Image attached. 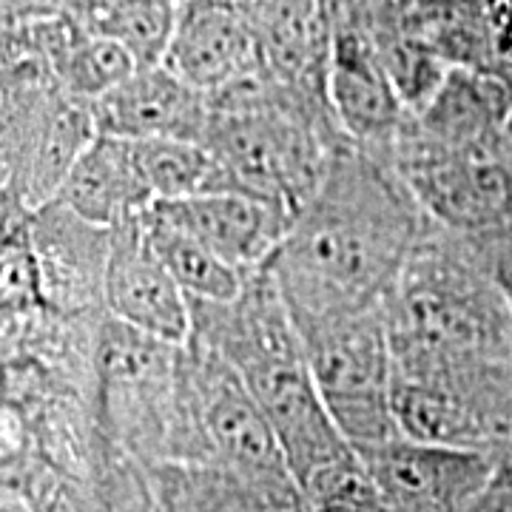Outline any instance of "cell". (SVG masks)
<instances>
[{
    "label": "cell",
    "mask_w": 512,
    "mask_h": 512,
    "mask_svg": "<svg viewBox=\"0 0 512 512\" xmlns=\"http://www.w3.org/2000/svg\"><path fill=\"white\" fill-rule=\"evenodd\" d=\"M427 225L393 160L350 143L293 214L265 271L293 319L370 311L387 302Z\"/></svg>",
    "instance_id": "cell-1"
},
{
    "label": "cell",
    "mask_w": 512,
    "mask_h": 512,
    "mask_svg": "<svg viewBox=\"0 0 512 512\" xmlns=\"http://www.w3.org/2000/svg\"><path fill=\"white\" fill-rule=\"evenodd\" d=\"M191 316V336L217 350L262 407L299 495L356 456L319 396L291 311L265 268L231 302L191 299Z\"/></svg>",
    "instance_id": "cell-2"
},
{
    "label": "cell",
    "mask_w": 512,
    "mask_h": 512,
    "mask_svg": "<svg viewBox=\"0 0 512 512\" xmlns=\"http://www.w3.org/2000/svg\"><path fill=\"white\" fill-rule=\"evenodd\" d=\"M396 376L512 367V299L481 256L427 225L384 302Z\"/></svg>",
    "instance_id": "cell-3"
},
{
    "label": "cell",
    "mask_w": 512,
    "mask_h": 512,
    "mask_svg": "<svg viewBox=\"0 0 512 512\" xmlns=\"http://www.w3.org/2000/svg\"><path fill=\"white\" fill-rule=\"evenodd\" d=\"M202 146L220 160L231 191L279 202L296 214L350 140L328 103L256 74L211 97Z\"/></svg>",
    "instance_id": "cell-4"
},
{
    "label": "cell",
    "mask_w": 512,
    "mask_h": 512,
    "mask_svg": "<svg viewBox=\"0 0 512 512\" xmlns=\"http://www.w3.org/2000/svg\"><path fill=\"white\" fill-rule=\"evenodd\" d=\"M293 325L319 396L342 436L356 450L402 436L393 419L396 365L384 305L342 316L293 319Z\"/></svg>",
    "instance_id": "cell-5"
},
{
    "label": "cell",
    "mask_w": 512,
    "mask_h": 512,
    "mask_svg": "<svg viewBox=\"0 0 512 512\" xmlns=\"http://www.w3.org/2000/svg\"><path fill=\"white\" fill-rule=\"evenodd\" d=\"M174 384L180 390L185 419L217 456V467L237 473L282 501L302 504L262 407L217 350L191 336L188 345L177 348Z\"/></svg>",
    "instance_id": "cell-6"
},
{
    "label": "cell",
    "mask_w": 512,
    "mask_h": 512,
    "mask_svg": "<svg viewBox=\"0 0 512 512\" xmlns=\"http://www.w3.org/2000/svg\"><path fill=\"white\" fill-rule=\"evenodd\" d=\"M384 512H461L493 484L498 458L461 447L387 439L356 450Z\"/></svg>",
    "instance_id": "cell-7"
},
{
    "label": "cell",
    "mask_w": 512,
    "mask_h": 512,
    "mask_svg": "<svg viewBox=\"0 0 512 512\" xmlns=\"http://www.w3.org/2000/svg\"><path fill=\"white\" fill-rule=\"evenodd\" d=\"M328 100L336 123L353 146L393 160L399 134L413 114L384 69L373 40L339 0L328 66Z\"/></svg>",
    "instance_id": "cell-8"
},
{
    "label": "cell",
    "mask_w": 512,
    "mask_h": 512,
    "mask_svg": "<svg viewBox=\"0 0 512 512\" xmlns=\"http://www.w3.org/2000/svg\"><path fill=\"white\" fill-rule=\"evenodd\" d=\"M103 291L109 311L131 333L165 348L188 345L194 330L191 299L154 254L143 214L111 228Z\"/></svg>",
    "instance_id": "cell-9"
},
{
    "label": "cell",
    "mask_w": 512,
    "mask_h": 512,
    "mask_svg": "<svg viewBox=\"0 0 512 512\" xmlns=\"http://www.w3.org/2000/svg\"><path fill=\"white\" fill-rule=\"evenodd\" d=\"M163 66L208 97L265 74L251 0H180Z\"/></svg>",
    "instance_id": "cell-10"
},
{
    "label": "cell",
    "mask_w": 512,
    "mask_h": 512,
    "mask_svg": "<svg viewBox=\"0 0 512 512\" xmlns=\"http://www.w3.org/2000/svg\"><path fill=\"white\" fill-rule=\"evenodd\" d=\"M146 214L180 228L242 274H256L271 262L293 220L285 205L242 191L154 202Z\"/></svg>",
    "instance_id": "cell-11"
},
{
    "label": "cell",
    "mask_w": 512,
    "mask_h": 512,
    "mask_svg": "<svg viewBox=\"0 0 512 512\" xmlns=\"http://www.w3.org/2000/svg\"><path fill=\"white\" fill-rule=\"evenodd\" d=\"M262 72L316 103H328L336 0H251Z\"/></svg>",
    "instance_id": "cell-12"
},
{
    "label": "cell",
    "mask_w": 512,
    "mask_h": 512,
    "mask_svg": "<svg viewBox=\"0 0 512 512\" xmlns=\"http://www.w3.org/2000/svg\"><path fill=\"white\" fill-rule=\"evenodd\" d=\"M92 114L97 134L123 140L205 143L211 97L160 63L137 69L117 89L94 100Z\"/></svg>",
    "instance_id": "cell-13"
},
{
    "label": "cell",
    "mask_w": 512,
    "mask_h": 512,
    "mask_svg": "<svg viewBox=\"0 0 512 512\" xmlns=\"http://www.w3.org/2000/svg\"><path fill=\"white\" fill-rule=\"evenodd\" d=\"M512 114V72L453 66L433 100L410 117L413 131L447 148H493L504 143Z\"/></svg>",
    "instance_id": "cell-14"
},
{
    "label": "cell",
    "mask_w": 512,
    "mask_h": 512,
    "mask_svg": "<svg viewBox=\"0 0 512 512\" xmlns=\"http://www.w3.org/2000/svg\"><path fill=\"white\" fill-rule=\"evenodd\" d=\"M55 200L63 202L80 222L109 231L146 214L154 205L137 165L134 143L109 134H97L74 160Z\"/></svg>",
    "instance_id": "cell-15"
},
{
    "label": "cell",
    "mask_w": 512,
    "mask_h": 512,
    "mask_svg": "<svg viewBox=\"0 0 512 512\" xmlns=\"http://www.w3.org/2000/svg\"><path fill=\"white\" fill-rule=\"evenodd\" d=\"M26 43L57 86L83 103L100 100L140 69L123 46L83 32L63 9H52L29 23Z\"/></svg>",
    "instance_id": "cell-16"
},
{
    "label": "cell",
    "mask_w": 512,
    "mask_h": 512,
    "mask_svg": "<svg viewBox=\"0 0 512 512\" xmlns=\"http://www.w3.org/2000/svg\"><path fill=\"white\" fill-rule=\"evenodd\" d=\"M69 18L94 37L123 46L140 69L160 66L171 46L180 0H66Z\"/></svg>",
    "instance_id": "cell-17"
},
{
    "label": "cell",
    "mask_w": 512,
    "mask_h": 512,
    "mask_svg": "<svg viewBox=\"0 0 512 512\" xmlns=\"http://www.w3.org/2000/svg\"><path fill=\"white\" fill-rule=\"evenodd\" d=\"M163 512H302L217 464H185L163 473Z\"/></svg>",
    "instance_id": "cell-18"
},
{
    "label": "cell",
    "mask_w": 512,
    "mask_h": 512,
    "mask_svg": "<svg viewBox=\"0 0 512 512\" xmlns=\"http://www.w3.org/2000/svg\"><path fill=\"white\" fill-rule=\"evenodd\" d=\"M143 225L154 254L163 259L168 274L194 302H231L245 291L248 279L254 276L231 268L197 239L151 214H143Z\"/></svg>",
    "instance_id": "cell-19"
},
{
    "label": "cell",
    "mask_w": 512,
    "mask_h": 512,
    "mask_svg": "<svg viewBox=\"0 0 512 512\" xmlns=\"http://www.w3.org/2000/svg\"><path fill=\"white\" fill-rule=\"evenodd\" d=\"M151 200H180L208 191H231L220 160L188 140H131Z\"/></svg>",
    "instance_id": "cell-20"
},
{
    "label": "cell",
    "mask_w": 512,
    "mask_h": 512,
    "mask_svg": "<svg viewBox=\"0 0 512 512\" xmlns=\"http://www.w3.org/2000/svg\"><path fill=\"white\" fill-rule=\"evenodd\" d=\"M35 262L18 242H6L3 251V299L6 308L15 311L23 305H35Z\"/></svg>",
    "instance_id": "cell-21"
},
{
    "label": "cell",
    "mask_w": 512,
    "mask_h": 512,
    "mask_svg": "<svg viewBox=\"0 0 512 512\" xmlns=\"http://www.w3.org/2000/svg\"><path fill=\"white\" fill-rule=\"evenodd\" d=\"M487 20L495 55L501 63L512 66V0H487Z\"/></svg>",
    "instance_id": "cell-22"
},
{
    "label": "cell",
    "mask_w": 512,
    "mask_h": 512,
    "mask_svg": "<svg viewBox=\"0 0 512 512\" xmlns=\"http://www.w3.org/2000/svg\"><path fill=\"white\" fill-rule=\"evenodd\" d=\"M461 512H512V510H510V504H507L501 495L495 493L493 484H490V487H487V493L478 495L476 501H473L467 510H461Z\"/></svg>",
    "instance_id": "cell-23"
},
{
    "label": "cell",
    "mask_w": 512,
    "mask_h": 512,
    "mask_svg": "<svg viewBox=\"0 0 512 512\" xmlns=\"http://www.w3.org/2000/svg\"><path fill=\"white\" fill-rule=\"evenodd\" d=\"M302 512H384L382 507L373 504H313V507H302Z\"/></svg>",
    "instance_id": "cell-24"
},
{
    "label": "cell",
    "mask_w": 512,
    "mask_h": 512,
    "mask_svg": "<svg viewBox=\"0 0 512 512\" xmlns=\"http://www.w3.org/2000/svg\"><path fill=\"white\" fill-rule=\"evenodd\" d=\"M37 9V15H46V12H52V9H57V6H63L66 0H32Z\"/></svg>",
    "instance_id": "cell-25"
},
{
    "label": "cell",
    "mask_w": 512,
    "mask_h": 512,
    "mask_svg": "<svg viewBox=\"0 0 512 512\" xmlns=\"http://www.w3.org/2000/svg\"><path fill=\"white\" fill-rule=\"evenodd\" d=\"M504 143H507V151H510L512 157V114L510 120H507V128H504Z\"/></svg>",
    "instance_id": "cell-26"
},
{
    "label": "cell",
    "mask_w": 512,
    "mask_h": 512,
    "mask_svg": "<svg viewBox=\"0 0 512 512\" xmlns=\"http://www.w3.org/2000/svg\"><path fill=\"white\" fill-rule=\"evenodd\" d=\"M507 285V291H510V299H512V282H504Z\"/></svg>",
    "instance_id": "cell-27"
}]
</instances>
